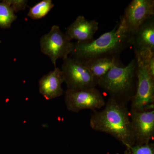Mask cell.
Masks as SVG:
<instances>
[{
    "instance_id": "9c48e42d",
    "label": "cell",
    "mask_w": 154,
    "mask_h": 154,
    "mask_svg": "<svg viewBox=\"0 0 154 154\" xmlns=\"http://www.w3.org/2000/svg\"><path fill=\"white\" fill-rule=\"evenodd\" d=\"M135 57L145 58L154 54V17L150 18L131 35Z\"/></svg>"
},
{
    "instance_id": "2e32d148",
    "label": "cell",
    "mask_w": 154,
    "mask_h": 154,
    "mask_svg": "<svg viewBox=\"0 0 154 154\" xmlns=\"http://www.w3.org/2000/svg\"><path fill=\"white\" fill-rule=\"evenodd\" d=\"M124 154H154V144L149 143L126 148Z\"/></svg>"
},
{
    "instance_id": "6da1fadb",
    "label": "cell",
    "mask_w": 154,
    "mask_h": 154,
    "mask_svg": "<svg viewBox=\"0 0 154 154\" xmlns=\"http://www.w3.org/2000/svg\"><path fill=\"white\" fill-rule=\"evenodd\" d=\"M125 104L110 98L104 108L94 111L90 119V125L96 131L110 135L126 148L135 144L134 134Z\"/></svg>"
},
{
    "instance_id": "4fadbf2b",
    "label": "cell",
    "mask_w": 154,
    "mask_h": 154,
    "mask_svg": "<svg viewBox=\"0 0 154 154\" xmlns=\"http://www.w3.org/2000/svg\"><path fill=\"white\" fill-rule=\"evenodd\" d=\"M83 63L98 81L113 67L122 64L119 57L98 58Z\"/></svg>"
},
{
    "instance_id": "30bf717a",
    "label": "cell",
    "mask_w": 154,
    "mask_h": 154,
    "mask_svg": "<svg viewBox=\"0 0 154 154\" xmlns=\"http://www.w3.org/2000/svg\"><path fill=\"white\" fill-rule=\"evenodd\" d=\"M131 121L136 145L149 143L154 136V110L131 111Z\"/></svg>"
},
{
    "instance_id": "52a82bcc",
    "label": "cell",
    "mask_w": 154,
    "mask_h": 154,
    "mask_svg": "<svg viewBox=\"0 0 154 154\" xmlns=\"http://www.w3.org/2000/svg\"><path fill=\"white\" fill-rule=\"evenodd\" d=\"M65 102L67 109L74 113L85 110L96 111L106 104L103 95L96 88L79 91L67 90Z\"/></svg>"
},
{
    "instance_id": "7c38bea8",
    "label": "cell",
    "mask_w": 154,
    "mask_h": 154,
    "mask_svg": "<svg viewBox=\"0 0 154 154\" xmlns=\"http://www.w3.org/2000/svg\"><path fill=\"white\" fill-rule=\"evenodd\" d=\"M64 82L61 69L54 68L47 74L45 75L38 81L39 93L46 100H51L63 95L62 85Z\"/></svg>"
},
{
    "instance_id": "ac0fdd59",
    "label": "cell",
    "mask_w": 154,
    "mask_h": 154,
    "mask_svg": "<svg viewBox=\"0 0 154 154\" xmlns=\"http://www.w3.org/2000/svg\"><path fill=\"white\" fill-rule=\"evenodd\" d=\"M119 154V153H116V154Z\"/></svg>"
},
{
    "instance_id": "9a60e30c",
    "label": "cell",
    "mask_w": 154,
    "mask_h": 154,
    "mask_svg": "<svg viewBox=\"0 0 154 154\" xmlns=\"http://www.w3.org/2000/svg\"><path fill=\"white\" fill-rule=\"evenodd\" d=\"M17 17L6 0L0 2V28H8Z\"/></svg>"
},
{
    "instance_id": "277c9868",
    "label": "cell",
    "mask_w": 154,
    "mask_h": 154,
    "mask_svg": "<svg viewBox=\"0 0 154 154\" xmlns=\"http://www.w3.org/2000/svg\"><path fill=\"white\" fill-rule=\"evenodd\" d=\"M137 61V85L131 99V111L154 110V78L150 74L145 58L134 57Z\"/></svg>"
},
{
    "instance_id": "e0dca14e",
    "label": "cell",
    "mask_w": 154,
    "mask_h": 154,
    "mask_svg": "<svg viewBox=\"0 0 154 154\" xmlns=\"http://www.w3.org/2000/svg\"><path fill=\"white\" fill-rule=\"evenodd\" d=\"M14 13L24 11L27 6L28 1L26 0H6Z\"/></svg>"
},
{
    "instance_id": "7a4b0ae2",
    "label": "cell",
    "mask_w": 154,
    "mask_h": 154,
    "mask_svg": "<svg viewBox=\"0 0 154 154\" xmlns=\"http://www.w3.org/2000/svg\"><path fill=\"white\" fill-rule=\"evenodd\" d=\"M131 35L119 23L112 30L96 39L87 42L74 43L70 57L84 63L91 60L105 57H119L131 45Z\"/></svg>"
},
{
    "instance_id": "5bb4252c",
    "label": "cell",
    "mask_w": 154,
    "mask_h": 154,
    "mask_svg": "<svg viewBox=\"0 0 154 154\" xmlns=\"http://www.w3.org/2000/svg\"><path fill=\"white\" fill-rule=\"evenodd\" d=\"M54 6L51 0H42L30 8L28 16L34 20L41 19L46 16Z\"/></svg>"
},
{
    "instance_id": "8992f818",
    "label": "cell",
    "mask_w": 154,
    "mask_h": 154,
    "mask_svg": "<svg viewBox=\"0 0 154 154\" xmlns=\"http://www.w3.org/2000/svg\"><path fill=\"white\" fill-rule=\"evenodd\" d=\"M74 45V43L57 25L52 26L49 32L42 36L40 39L41 52L50 58L54 68L56 67L58 59H63L69 56Z\"/></svg>"
},
{
    "instance_id": "5b68a950",
    "label": "cell",
    "mask_w": 154,
    "mask_h": 154,
    "mask_svg": "<svg viewBox=\"0 0 154 154\" xmlns=\"http://www.w3.org/2000/svg\"><path fill=\"white\" fill-rule=\"evenodd\" d=\"M63 60L61 70L67 90L79 91L96 88L98 85V80L82 63L69 56Z\"/></svg>"
},
{
    "instance_id": "ba28073f",
    "label": "cell",
    "mask_w": 154,
    "mask_h": 154,
    "mask_svg": "<svg viewBox=\"0 0 154 154\" xmlns=\"http://www.w3.org/2000/svg\"><path fill=\"white\" fill-rule=\"evenodd\" d=\"M154 17V0H133L127 6L119 23L130 35Z\"/></svg>"
},
{
    "instance_id": "3957f363",
    "label": "cell",
    "mask_w": 154,
    "mask_h": 154,
    "mask_svg": "<svg viewBox=\"0 0 154 154\" xmlns=\"http://www.w3.org/2000/svg\"><path fill=\"white\" fill-rule=\"evenodd\" d=\"M137 61L135 58L126 66L113 67L98 81V85L110 98L125 104L134 96L137 85Z\"/></svg>"
},
{
    "instance_id": "8fae6325",
    "label": "cell",
    "mask_w": 154,
    "mask_h": 154,
    "mask_svg": "<svg viewBox=\"0 0 154 154\" xmlns=\"http://www.w3.org/2000/svg\"><path fill=\"white\" fill-rule=\"evenodd\" d=\"M99 29V23L95 20H88L83 16H78L67 28L65 34L70 40L87 42L93 40Z\"/></svg>"
}]
</instances>
